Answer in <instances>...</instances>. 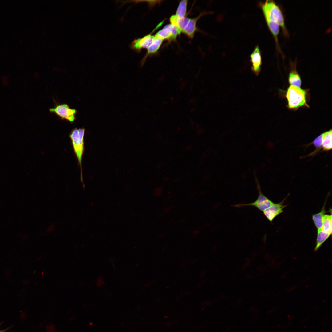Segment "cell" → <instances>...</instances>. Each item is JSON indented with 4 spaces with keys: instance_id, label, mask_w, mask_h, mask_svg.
Instances as JSON below:
<instances>
[{
    "instance_id": "cell-11",
    "label": "cell",
    "mask_w": 332,
    "mask_h": 332,
    "mask_svg": "<svg viewBox=\"0 0 332 332\" xmlns=\"http://www.w3.org/2000/svg\"><path fill=\"white\" fill-rule=\"evenodd\" d=\"M206 14V12L202 13L196 17L190 18L188 24L182 32L189 38H192L194 37L195 32L197 30L196 24L198 20L200 17Z\"/></svg>"
},
{
    "instance_id": "cell-8",
    "label": "cell",
    "mask_w": 332,
    "mask_h": 332,
    "mask_svg": "<svg viewBox=\"0 0 332 332\" xmlns=\"http://www.w3.org/2000/svg\"><path fill=\"white\" fill-rule=\"evenodd\" d=\"M286 198L279 203H274L263 211L264 215L269 221L272 222L275 217L283 212V209L287 206L283 204Z\"/></svg>"
},
{
    "instance_id": "cell-13",
    "label": "cell",
    "mask_w": 332,
    "mask_h": 332,
    "mask_svg": "<svg viewBox=\"0 0 332 332\" xmlns=\"http://www.w3.org/2000/svg\"><path fill=\"white\" fill-rule=\"evenodd\" d=\"M326 200L321 211L318 213L313 215L312 216V220L317 229L322 228L323 217L326 213L327 212L325 211V208L326 202Z\"/></svg>"
},
{
    "instance_id": "cell-6",
    "label": "cell",
    "mask_w": 332,
    "mask_h": 332,
    "mask_svg": "<svg viewBox=\"0 0 332 332\" xmlns=\"http://www.w3.org/2000/svg\"><path fill=\"white\" fill-rule=\"evenodd\" d=\"M163 22L162 21L158 24L149 34L135 39L130 45V48L137 53H140L142 49H147L152 43L154 38L152 34L161 26Z\"/></svg>"
},
{
    "instance_id": "cell-5",
    "label": "cell",
    "mask_w": 332,
    "mask_h": 332,
    "mask_svg": "<svg viewBox=\"0 0 332 332\" xmlns=\"http://www.w3.org/2000/svg\"><path fill=\"white\" fill-rule=\"evenodd\" d=\"M50 112L54 113L62 119L73 123L76 119L77 110L72 109L66 104L57 105L54 107L49 109Z\"/></svg>"
},
{
    "instance_id": "cell-15",
    "label": "cell",
    "mask_w": 332,
    "mask_h": 332,
    "mask_svg": "<svg viewBox=\"0 0 332 332\" xmlns=\"http://www.w3.org/2000/svg\"><path fill=\"white\" fill-rule=\"evenodd\" d=\"M288 81L290 85L300 87L302 83L301 78L295 69H292L290 72L289 75Z\"/></svg>"
},
{
    "instance_id": "cell-1",
    "label": "cell",
    "mask_w": 332,
    "mask_h": 332,
    "mask_svg": "<svg viewBox=\"0 0 332 332\" xmlns=\"http://www.w3.org/2000/svg\"><path fill=\"white\" fill-rule=\"evenodd\" d=\"M265 19L277 23L282 29L285 36L288 33L285 26L284 17L280 8L273 1L267 0L259 4Z\"/></svg>"
},
{
    "instance_id": "cell-4",
    "label": "cell",
    "mask_w": 332,
    "mask_h": 332,
    "mask_svg": "<svg viewBox=\"0 0 332 332\" xmlns=\"http://www.w3.org/2000/svg\"><path fill=\"white\" fill-rule=\"evenodd\" d=\"M255 180L259 192L258 196L256 200L251 203L239 204L232 205V206L239 208L243 206H251L254 207L263 212L274 203L262 193L259 183L256 178L255 179Z\"/></svg>"
},
{
    "instance_id": "cell-16",
    "label": "cell",
    "mask_w": 332,
    "mask_h": 332,
    "mask_svg": "<svg viewBox=\"0 0 332 332\" xmlns=\"http://www.w3.org/2000/svg\"><path fill=\"white\" fill-rule=\"evenodd\" d=\"M324 136L323 132L321 133L316 137L312 142L309 144L308 145H313L316 148L315 150L307 156H314L321 149Z\"/></svg>"
},
{
    "instance_id": "cell-7",
    "label": "cell",
    "mask_w": 332,
    "mask_h": 332,
    "mask_svg": "<svg viewBox=\"0 0 332 332\" xmlns=\"http://www.w3.org/2000/svg\"><path fill=\"white\" fill-rule=\"evenodd\" d=\"M181 32L176 26L171 24L166 25L162 29L159 31L155 37L162 40H166L171 42L175 41L177 36Z\"/></svg>"
},
{
    "instance_id": "cell-10",
    "label": "cell",
    "mask_w": 332,
    "mask_h": 332,
    "mask_svg": "<svg viewBox=\"0 0 332 332\" xmlns=\"http://www.w3.org/2000/svg\"><path fill=\"white\" fill-rule=\"evenodd\" d=\"M163 42V40L156 37L154 36L152 43L147 48V51L145 55L140 61V65L141 67L143 66L147 58L148 57L155 54L158 51L161 46Z\"/></svg>"
},
{
    "instance_id": "cell-9",
    "label": "cell",
    "mask_w": 332,
    "mask_h": 332,
    "mask_svg": "<svg viewBox=\"0 0 332 332\" xmlns=\"http://www.w3.org/2000/svg\"><path fill=\"white\" fill-rule=\"evenodd\" d=\"M250 57L252 64L251 70L255 74L258 75L260 71L262 64L261 53L258 45L255 47L250 55Z\"/></svg>"
},
{
    "instance_id": "cell-14",
    "label": "cell",
    "mask_w": 332,
    "mask_h": 332,
    "mask_svg": "<svg viewBox=\"0 0 332 332\" xmlns=\"http://www.w3.org/2000/svg\"><path fill=\"white\" fill-rule=\"evenodd\" d=\"M330 235V234L323 231L322 228L317 229L316 244L314 251H316L318 250Z\"/></svg>"
},
{
    "instance_id": "cell-18",
    "label": "cell",
    "mask_w": 332,
    "mask_h": 332,
    "mask_svg": "<svg viewBox=\"0 0 332 332\" xmlns=\"http://www.w3.org/2000/svg\"><path fill=\"white\" fill-rule=\"evenodd\" d=\"M332 216L330 215L325 214L323 218L322 230L325 232L331 235L332 234Z\"/></svg>"
},
{
    "instance_id": "cell-20",
    "label": "cell",
    "mask_w": 332,
    "mask_h": 332,
    "mask_svg": "<svg viewBox=\"0 0 332 332\" xmlns=\"http://www.w3.org/2000/svg\"><path fill=\"white\" fill-rule=\"evenodd\" d=\"M186 81H184L182 82L180 85V90H182L184 89L186 85Z\"/></svg>"
},
{
    "instance_id": "cell-3",
    "label": "cell",
    "mask_w": 332,
    "mask_h": 332,
    "mask_svg": "<svg viewBox=\"0 0 332 332\" xmlns=\"http://www.w3.org/2000/svg\"><path fill=\"white\" fill-rule=\"evenodd\" d=\"M84 128L77 129L75 128L73 130L70 134L74 152L77 159L81 170V180L83 182L81 162L84 152V136L85 132Z\"/></svg>"
},
{
    "instance_id": "cell-12",
    "label": "cell",
    "mask_w": 332,
    "mask_h": 332,
    "mask_svg": "<svg viewBox=\"0 0 332 332\" xmlns=\"http://www.w3.org/2000/svg\"><path fill=\"white\" fill-rule=\"evenodd\" d=\"M324 136L322 151H328L332 149V131L331 129L323 132Z\"/></svg>"
},
{
    "instance_id": "cell-21",
    "label": "cell",
    "mask_w": 332,
    "mask_h": 332,
    "mask_svg": "<svg viewBox=\"0 0 332 332\" xmlns=\"http://www.w3.org/2000/svg\"><path fill=\"white\" fill-rule=\"evenodd\" d=\"M196 100V98H194V99H192L189 102H190V103H192V102L195 101Z\"/></svg>"
},
{
    "instance_id": "cell-17",
    "label": "cell",
    "mask_w": 332,
    "mask_h": 332,
    "mask_svg": "<svg viewBox=\"0 0 332 332\" xmlns=\"http://www.w3.org/2000/svg\"><path fill=\"white\" fill-rule=\"evenodd\" d=\"M267 24L270 32L275 39L276 44L278 43V35L279 31V26L276 22L267 19H265Z\"/></svg>"
},
{
    "instance_id": "cell-19",
    "label": "cell",
    "mask_w": 332,
    "mask_h": 332,
    "mask_svg": "<svg viewBox=\"0 0 332 332\" xmlns=\"http://www.w3.org/2000/svg\"><path fill=\"white\" fill-rule=\"evenodd\" d=\"M188 1L184 0L181 1L178 6L175 14L178 18L185 17L186 14Z\"/></svg>"
},
{
    "instance_id": "cell-2",
    "label": "cell",
    "mask_w": 332,
    "mask_h": 332,
    "mask_svg": "<svg viewBox=\"0 0 332 332\" xmlns=\"http://www.w3.org/2000/svg\"><path fill=\"white\" fill-rule=\"evenodd\" d=\"M306 91L300 87L290 85L286 93L289 109H295L301 107H309L306 103Z\"/></svg>"
}]
</instances>
